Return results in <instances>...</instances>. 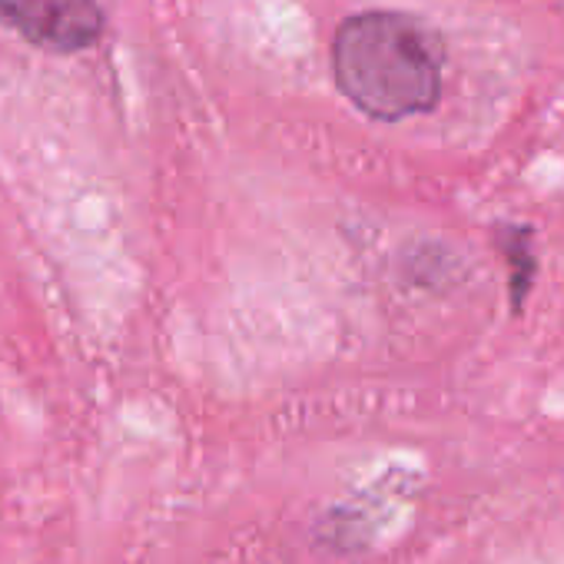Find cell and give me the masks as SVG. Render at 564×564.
I'll return each instance as SVG.
<instances>
[{
	"label": "cell",
	"instance_id": "6da1fadb",
	"mask_svg": "<svg viewBox=\"0 0 564 564\" xmlns=\"http://www.w3.org/2000/svg\"><path fill=\"white\" fill-rule=\"evenodd\" d=\"M445 44L435 28L399 11H366L343 21L333 44L339 90L372 120L395 123L435 110Z\"/></svg>",
	"mask_w": 564,
	"mask_h": 564
},
{
	"label": "cell",
	"instance_id": "7a4b0ae2",
	"mask_svg": "<svg viewBox=\"0 0 564 564\" xmlns=\"http://www.w3.org/2000/svg\"><path fill=\"white\" fill-rule=\"evenodd\" d=\"M0 18L31 44L57 54L87 51L104 34L97 0H0Z\"/></svg>",
	"mask_w": 564,
	"mask_h": 564
},
{
	"label": "cell",
	"instance_id": "3957f363",
	"mask_svg": "<svg viewBox=\"0 0 564 564\" xmlns=\"http://www.w3.org/2000/svg\"><path fill=\"white\" fill-rule=\"evenodd\" d=\"M531 239H534L531 226H514V223H508V226L498 229V249L505 252L508 269H511V275H508V290H511V306H514V310H521V303H524V296H528V290H531V282H534V272H538V259H534Z\"/></svg>",
	"mask_w": 564,
	"mask_h": 564
}]
</instances>
